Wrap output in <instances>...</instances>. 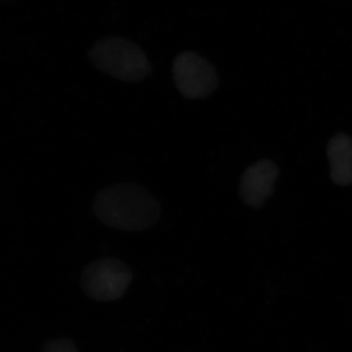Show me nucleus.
Listing matches in <instances>:
<instances>
[{"instance_id":"2","label":"nucleus","mask_w":352,"mask_h":352,"mask_svg":"<svg viewBox=\"0 0 352 352\" xmlns=\"http://www.w3.org/2000/svg\"><path fill=\"white\" fill-rule=\"evenodd\" d=\"M95 68L126 82H139L151 72L146 53L133 41L120 37L104 38L89 52Z\"/></svg>"},{"instance_id":"3","label":"nucleus","mask_w":352,"mask_h":352,"mask_svg":"<svg viewBox=\"0 0 352 352\" xmlns=\"http://www.w3.org/2000/svg\"><path fill=\"white\" fill-rule=\"evenodd\" d=\"M131 267L118 258H104L91 262L82 272L80 284L88 298L111 302L122 298L132 283Z\"/></svg>"},{"instance_id":"7","label":"nucleus","mask_w":352,"mask_h":352,"mask_svg":"<svg viewBox=\"0 0 352 352\" xmlns=\"http://www.w3.org/2000/svg\"><path fill=\"white\" fill-rule=\"evenodd\" d=\"M41 352H79L72 340L55 339L45 343Z\"/></svg>"},{"instance_id":"5","label":"nucleus","mask_w":352,"mask_h":352,"mask_svg":"<svg viewBox=\"0 0 352 352\" xmlns=\"http://www.w3.org/2000/svg\"><path fill=\"white\" fill-rule=\"evenodd\" d=\"M278 175L277 165L271 160H263L248 167L241 176L239 188L243 201L250 207H261L274 193Z\"/></svg>"},{"instance_id":"4","label":"nucleus","mask_w":352,"mask_h":352,"mask_svg":"<svg viewBox=\"0 0 352 352\" xmlns=\"http://www.w3.org/2000/svg\"><path fill=\"white\" fill-rule=\"evenodd\" d=\"M173 75L179 93L190 100L206 98L219 85V76L213 65L193 52L176 56Z\"/></svg>"},{"instance_id":"6","label":"nucleus","mask_w":352,"mask_h":352,"mask_svg":"<svg viewBox=\"0 0 352 352\" xmlns=\"http://www.w3.org/2000/svg\"><path fill=\"white\" fill-rule=\"evenodd\" d=\"M327 157L331 167V179L341 186L352 184V139L340 133L329 141Z\"/></svg>"},{"instance_id":"1","label":"nucleus","mask_w":352,"mask_h":352,"mask_svg":"<svg viewBox=\"0 0 352 352\" xmlns=\"http://www.w3.org/2000/svg\"><path fill=\"white\" fill-rule=\"evenodd\" d=\"M94 213L102 223L118 230L140 231L160 219V204L142 186L115 184L98 193Z\"/></svg>"}]
</instances>
